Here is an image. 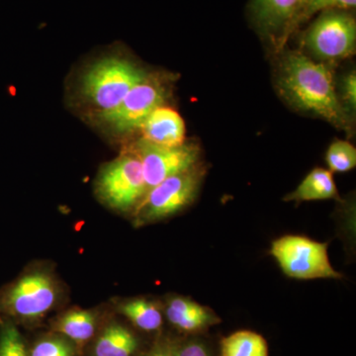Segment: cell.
I'll return each instance as SVG.
<instances>
[{
  "instance_id": "6da1fadb",
  "label": "cell",
  "mask_w": 356,
  "mask_h": 356,
  "mask_svg": "<svg viewBox=\"0 0 356 356\" xmlns=\"http://www.w3.org/2000/svg\"><path fill=\"white\" fill-rule=\"evenodd\" d=\"M277 86L293 106L322 117L346 130L348 116L337 98L331 70L300 51H288L280 63Z\"/></svg>"
},
{
  "instance_id": "7a4b0ae2",
  "label": "cell",
  "mask_w": 356,
  "mask_h": 356,
  "mask_svg": "<svg viewBox=\"0 0 356 356\" xmlns=\"http://www.w3.org/2000/svg\"><path fill=\"white\" fill-rule=\"evenodd\" d=\"M147 74V70L129 58L109 56L86 70L81 76V92L97 109V114L106 113L118 106Z\"/></svg>"
},
{
  "instance_id": "3957f363",
  "label": "cell",
  "mask_w": 356,
  "mask_h": 356,
  "mask_svg": "<svg viewBox=\"0 0 356 356\" xmlns=\"http://www.w3.org/2000/svg\"><path fill=\"white\" fill-rule=\"evenodd\" d=\"M58 296L57 281L50 273H26L0 292V316L15 322H36L55 308Z\"/></svg>"
},
{
  "instance_id": "277c9868",
  "label": "cell",
  "mask_w": 356,
  "mask_h": 356,
  "mask_svg": "<svg viewBox=\"0 0 356 356\" xmlns=\"http://www.w3.org/2000/svg\"><path fill=\"white\" fill-rule=\"evenodd\" d=\"M205 170L199 165L166 178L147 191L134 210V224L146 226L168 219L188 207L197 197Z\"/></svg>"
},
{
  "instance_id": "5b68a950",
  "label": "cell",
  "mask_w": 356,
  "mask_h": 356,
  "mask_svg": "<svg viewBox=\"0 0 356 356\" xmlns=\"http://www.w3.org/2000/svg\"><path fill=\"white\" fill-rule=\"evenodd\" d=\"M97 197L119 212L137 208L147 193L142 163L132 149L102 166L95 181Z\"/></svg>"
},
{
  "instance_id": "8992f818",
  "label": "cell",
  "mask_w": 356,
  "mask_h": 356,
  "mask_svg": "<svg viewBox=\"0 0 356 356\" xmlns=\"http://www.w3.org/2000/svg\"><path fill=\"white\" fill-rule=\"evenodd\" d=\"M270 254L288 277L299 280H341L332 266L327 243L308 236L287 235L271 243Z\"/></svg>"
},
{
  "instance_id": "52a82bcc",
  "label": "cell",
  "mask_w": 356,
  "mask_h": 356,
  "mask_svg": "<svg viewBox=\"0 0 356 356\" xmlns=\"http://www.w3.org/2000/svg\"><path fill=\"white\" fill-rule=\"evenodd\" d=\"M170 95V79L161 74H149L134 86L120 104L96 117L113 134L125 135L140 130L154 109L165 105Z\"/></svg>"
},
{
  "instance_id": "ba28073f",
  "label": "cell",
  "mask_w": 356,
  "mask_h": 356,
  "mask_svg": "<svg viewBox=\"0 0 356 356\" xmlns=\"http://www.w3.org/2000/svg\"><path fill=\"white\" fill-rule=\"evenodd\" d=\"M303 41L322 60L351 57L356 49L355 17L350 11H324L307 30Z\"/></svg>"
},
{
  "instance_id": "9c48e42d",
  "label": "cell",
  "mask_w": 356,
  "mask_h": 356,
  "mask_svg": "<svg viewBox=\"0 0 356 356\" xmlns=\"http://www.w3.org/2000/svg\"><path fill=\"white\" fill-rule=\"evenodd\" d=\"M131 149L142 163L147 192L166 178L199 165L200 161V147L193 142L165 147L140 139Z\"/></svg>"
},
{
  "instance_id": "30bf717a",
  "label": "cell",
  "mask_w": 356,
  "mask_h": 356,
  "mask_svg": "<svg viewBox=\"0 0 356 356\" xmlns=\"http://www.w3.org/2000/svg\"><path fill=\"white\" fill-rule=\"evenodd\" d=\"M302 0H252L250 16L259 32L284 41L297 28Z\"/></svg>"
},
{
  "instance_id": "8fae6325",
  "label": "cell",
  "mask_w": 356,
  "mask_h": 356,
  "mask_svg": "<svg viewBox=\"0 0 356 356\" xmlns=\"http://www.w3.org/2000/svg\"><path fill=\"white\" fill-rule=\"evenodd\" d=\"M165 312L168 322L184 334H199L221 323L212 309L186 297L175 296L168 300Z\"/></svg>"
},
{
  "instance_id": "7c38bea8",
  "label": "cell",
  "mask_w": 356,
  "mask_h": 356,
  "mask_svg": "<svg viewBox=\"0 0 356 356\" xmlns=\"http://www.w3.org/2000/svg\"><path fill=\"white\" fill-rule=\"evenodd\" d=\"M142 139L159 146L175 147L185 142V123L177 110L161 105L154 109L140 129Z\"/></svg>"
},
{
  "instance_id": "4fadbf2b",
  "label": "cell",
  "mask_w": 356,
  "mask_h": 356,
  "mask_svg": "<svg viewBox=\"0 0 356 356\" xmlns=\"http://www.w3.org/2000/svg\"><path fill=\"white\" fill-rule=\"evenodd\" d=\"M329 199H339L332 173L325 168H317L309 172L298 187L285 196L284 200L301 203Z\"/></svg>"
},
{
  "instance_id": "5bb4252c",
  "label": "cell",
  "mask_w": 356,
  "mask_h": 356,
  "mask_svg": "<svg viewBox=\"0 0 356 356\" xmlns=\"http://www.w3.org/2000/svg\"><path fill=\"white\" fill-rule=\"evenodd\" d=\"M139 348L137 337L118 323L103 330L93 348L95 356H134Z\"/></svg>"
},
{
  "instance_id": "9a60e30c",
  "label": "cell",
  "mask_w": 356,
  "mask_h": 356,
  "mask_svg": "<svg viewBox=\"0 0 356 356\" xmlns=\"http://www.w3.org/2000/svg\"><path fill=\"white\" fill-rule=\"evenodd\" d=\"M96 324L93 312L74 309L63 314L56 321L54 330L77 346H83L95 337Z\"/></svg>"
},
{
  "instance_id": "2e32d148",
  "label": "cell",
  "mask_w": 356,
  "mask_h": 356,
  "mask_svg": "<svg viewBox=\"0 0 356 356\" xmlns=\"http://www.w3.org/2000/svg\"><path fill=\"white\" fill-rule=\"evenodd\" d=\"M118 310L142 331L156 332L163 325V313L153 301L142 298L130 299L123 302Z\"/></svg>"
},
{
  "instance_id": "e0dca14e",
  "label": "cell",
  "mask_w": 356,
  "mask_h": 356,
  "mask_svg": "<svg viewBox=\"0 0 356 356\" xmlns=\"http://www.w3.org/2000/svg\"><path fill=\"white\" fill-rule=\"evenodd\" d=\"M221 356H268V346L261 334L252 331H238L222 339Z\"/></svg>"
},
{
  "instance_id": "ac0fdd59",
  "label": "cell",
  "mask_w": 356,
  "mask_h": 356,
  "mask_svg": "<svg viewBox=\"0 0 356 356\" xmlns=\"http://www.w3.org/2000/svg\"><path fill=\"white\" fill-rule=\"evenodd\" d=\"M325 161L329 166L330 172H350L356 166L355 147L346 140H336L327 149Z\"/></svg>"
},
{
  "instance_id": "d6986e66",
  "label": "cell",
  "mask_w": 356,
  "mask_h": 356,
  "mask_svg": "<svg viewBox=\"0 0 356 356\" xmlns=\"http://www.w3.org/2000/svg\"><path fill=\"white\" fill-rule=\"evenodd\" d=\"M0 356H29L13 321L0 318Z\"/></svg>"
},
{
  "instance_id": "ffe728a7",
  "label": "cell",
  "mask_w": 356,
  "mask_h": 356,
  "mask_svg": "<svg viewBox=\"0 0 356 356\" xmlns=\"http://www.w3.org/2000/svg\"><path fill=\"white\" fill-rule=\"evenodd\" d=\"M355 6L356 0H308L300 11L297 27L315 14L329 10L350 11Z\"/></svg>"
},
{
  "instance_id": "44dd1931",
  "label": "cell",
  "mask_w": 356,
  "mask_h": 356,
  "mask_svg": "<svg viewBox=\"0 0 356 356\" xmlns=\"http://www.w3.org/2000/svg\"><path fill=\"white\" fill-rule=\"evenodd\" d=\"M29 356H74V346L62 337L41 339L30 350Z\"/></svg>"
},
{
  "instance_id": "7402d4cb",
  "label": "cell",
  "mask_w": 356,
  "mask_h": 356,
  "mask_svg": "<svg viewBox=\"0 0 356 356\" xmlns=\"http://www.w3.org/2000/svg\"><path fill=\"white\" fill-rule=\"evenodd\" d=\"M175 356H215L210 346L202 339L191 337L175 346Z\"/></svg>"
},
{
  "instance_id": "603a6c76",
  "label": "cell",
  "mask_w": 356,
  "mask_h": 356,
  "mask_svg": "<svg viewBox=\"0 0 356 356\" xmlns=\"http://www.w3.org/2000/svg\"><path fill=\"white\" fill-rule=\"evenodd\" d=\"M175 341L170 339H161L151 350L140 356H175Z\"/></svg>"
},
{
  "instance_id": "cb8c5ba5",
  "label": "cell",
  "mask_w": 356,
  "mask_h": 356,
  "mask_svg": "<svg viewBox=\"0 0 356 356\" xmlns=\"http://www.w3.org/2000/svg\"><path fill=\"white\" fill-rule=\"evenodd\" d=\"M344 100L348 103L351 110L356 107V76L355 72H351L343 81Z\"/></svg>"
},
{
  "instance_id": "d4e9b609",
  "label": "cell",
  "mask_w": 356,
  "mask_h": 356,
  "mask_svg": "<svg viewBox=\"0 0 356 356\" xmlns=\"http://www.w3.org/2000/svg\"><path fill=\"white\" fill-rule=\"evenodd\" d=\"M307 1H308V0H302L301 8H302V7H303L304 4H305ZM300 11H301V10H300Z\"/></svg>"
}]
</instances>
